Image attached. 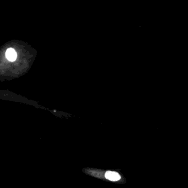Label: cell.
I'll return each mask as SVG.
<instances>
[{
    "label": "cell",
    "mask_w": 188,
    "mask_h": 188,
    "mask_svg": "<svg viewBox=\"0 0 188 188\" xmlns=\"http://www.w3.org/2000/svg\"><path fill=\"white\" fill-rule=\"evenodd\" d=\"M17 53L12 48L8 49L6 53V56L9 61H15L17 58Z\"/></svg>",
    "instance_id": "cell-2"
},
{
    "label": "cell",
    "mask_w": 188,
    "mask_h": 188,
    "mask_svg": "<svg viewBox=\"0 0 188 188\" xmlns=\"http://www.w3.org/2000/svg\"><path fill=\"white\" fill-rule=\"evenodd\" d=\"M105 177L107 179L113 181V182L119 181L120 179V176L118 173L115 172H110V171H108L107 173H105Z\"/></svg>",
    "instance_id": "cell-1"
}]
</instances>
